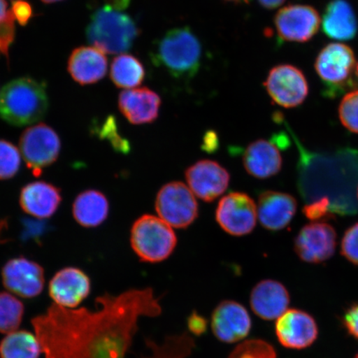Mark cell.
Masks as SVG:
<instances>
[{
	"instance_id": "1",
	"label": "cell",
	"mask_w": 358,
	"mask_h": 358,
	"mask_svg": "<svg viewBox=\"0 0 358 358\" xmlns=\"http://www.w3.org/2000/svg\"><path fill=\"white\" fill-rule=\"evenodd\" d=\"M96 303L94 311L53 303L32 320L46 358H125L138 320L162 311L151 289L106 293Z\"/></svg>"
},
{
	"instance_id": "16",
	"label": "cell",
	"mask_w": 358,
	"mask_h": 358,
	"mask_svg": "<svg viewBox=\"0 0 358 358\" xmlns=\"http://www.w3.org/2000/svg\"><path fill=\"white\" fill-rule=\"evenodd\" d=\"M213 333L218 340L234 343L248 337L252 329V319L239 303L225 301L219 303L212 315Z\"/></svg>"
},
{
	"instance_id": "40",
	"label": "cell",
	"mask_w": 358,
	"mask_h": 358,
	"mask_svg": "<svg viewBox=\"0 0 358 358\" xmlns=\"http://www.w3.org/2000/svg\"><path fill=\"white\" fill-rule=\"evenodd\" d=\"M8 227V221L6 219H3V220L0 221V241L2 239L3 232L6 231Z\"/></svg>"
},
{
	"instance_id": "44",
	"label": "cell",
	"mask_w": 358,
	"mask_h": 358,
	"mask_svg": "<svg viewBox=\"0 0 358 358\" xmlns=\"http://www.w3.org/2000/svg\"><path fill=\"white\" fill-rule=\"evenodd\" d=\"M355 358H358V353H357V356H356V357H355Z\"/></svg>"
},
{
	"instance_id": "42",
	"label": "cell",
	"mask_w": 358,
	"mask_h": 358,
	"mask_svg": "<svg viewBox=\"0 0 358 358\" xmlns=\"http://www.w3.org/2000/svg\"><path fill=\"white\" fill-rule=\"evenodd\" d=\"M45 3H53L57 2L64 1V0H41Z\"/></svg>"
},
{
	"instance_id": "30",
	"label": "cell",
	"mask_w": 358,
	"mask_h": 358,
	"mask_svg": "<svg viewBox=\"0 0 358 358\" xmlns=\"http://www.w3.org/2000/svg\"><path fill=\"white\" fill-rule=\"evenodd\" d=\"M339 118L348 131L358 134V90L344 96L339 106Z\"/></svg>"
},
{
	"instance_id": "26",
	"label": "cell",
	"mask_w": 358,
	"mask_h": 358,
	"mask_svg": "<svg viewBox=\"0 0 358 358\" xmlns=\"http://www.w3.org/2000/svg\"><path fill=\"white\" fill-rule=\"evenodd\" d=\"M144 64L138 57L122 53L114 58L110 66V79L116 87L125 90L136 88L145 78Z\"/></svg>"
},
{
	"instance_id": "34",
	"label": "cell",
	"mask_w": 358,
	"mask_h": 358,
	"mask_svg": "<svg viewBox=\"0 0 358 358\" xmlns=\"http://www.w3.org/2000/svg\"><path fill=\"white\" fill-rule=\"evenodd\" d=\"M10 11L15 20L22 27L28 24L34 15L32 6L27 0H13Z\"/></svg>"
},
{
	"instance_id": "32",
	"label": "cell",
	"mask_w": 358,
	"mask_h": 358,
	"mask_svg": "<svg viewBox=\"0 0 358 358\" xmlns=\"http://www.w3.org/2000/svg\"><path fill=\"white\" fill-rule=\"evenodd\" d=\"M15 19L10 10L2 21H0V55L10 62V48L16 38Z\"/></svg>"
},
{
	"instance_id": "36",
	"label": "cell",
	"mask_w": 358,
	"mask_h": 358,
	"mask_svg": "<svg viewBox=\"0 0 358 358\" xmlns=\"http://www.w3.org/2000/svg\"><path fill=\"white\" fill-rule=\"evenodd\" d=\"M343 324L348 333L358 340V303L352 304L344 313Z\"/></svg>"
},
{
	"instance_id": "28",
	"label": "cell",
	"mask_w": 358,
	"mask_h": 358,
	"mask_svg": "<svg viewBox=\"0 0 358 358\" xmlns=\"http://www.w3.org/2000/svg\"><path fill=\"white\" fill-rule=\"evenodd\" d=\"M24 304L13 295L0 293V333L11 334L20 328L24 316Z\"/></svg>"
},
{
	"instance_id": "39",
	"label": "cell",
	"mask_w": 358,
	"mask_h": 358,
	"mask_svg": "<svg viewBox=\"0 0 358 358\" xmlns=\"http://www.w3.org/2000/svg\"><path fill=\"white\" fill-rule=\"evenodd\" d=\"M8 12V3L6 0H0V21L6 17Z\"/></svg>"
},
{
	"instance_id": "20",
	"label": "cell",
	"mask_w": 358,
	"mask_h": 358,
	"mask_svg": "<svg viewBox=\"0 0 358 358\" xmlns=\"http://www.w3.org/2000/svg\"><path fill=\"white\" fill-rule=\"evenodd\" d=\"M297 201L285 192L265 191L259 196L257 213L266 229L278 231L289 225L296 213Z\"/></svg>"
},
{
	"instance_id": "10",
	"label": "cell",
	"mask_w": 358,
	"mask_h": 358,
	"mask_svg": "<svg viewBox=\"0 0 358 358\" xmlns=\"http://www.w3.org/2000/svg\"><path fill=\"white\" fill-rule=\"evenodd\" d=\"M216 219L227 234L236 236L248 235L257 225V205L248 194L231 192L219 201Z\"/></svg>"
},
{
	"instance_id": "13",
	"label": "cell",
	"mask_w": 358,
	"mask_h": 358,
	"mask_svg": "<svg viewBox=\"0 0 358 358\" xmlns=\"http://www.w3.org/2000/svg\"><path fill=\"white\" fill-rule=\"evenodd\" d=\"M2 279L4 287L22 298L37 297L44 287L43 267L24 257L10 259L3 267Z\"/></svg>"
},
{
	"instance_id": "37",
	"label": "cell",
	"mask_w": 358,
	"mask_h": 358,
	"mask_svg": "<svg viewBox=\"0 0 358 358\" xmlns=\"http://www.w3.org/2000/svg\"><path fill=\"white\" fill-rule=\"evenodd\" d=\"M106 6L115 11L127 10L131 0H104Z\"/></svg>"
},
{
	"instance_id": "38",
	"label": "cell",
	"mask_w": 358,
	"mask_h": 358,
	"mask_svg": "<svg viewBox=\"0 0 358 358\" xmlns=\"http://www.w3.org/2000/svg\"><path fill=\"white\" fill-rule=\"evenodd\" d=\"M257 1L262 8L272 10L283 6L286 0H257Z\"/></svg>"
},
{
	"instance_id": "31",
	"label": "cell",
	"mask_w": 358,
	"mask_h": 358,
	"mask_svg": "<svg viewBox=\"0 0 358 358\" xmlns=\"http://www.w3.org/2000/svg\"><path fill=\"white\" fill-rule=\"evenodd\" d=\"M229 358H276L274 348L261 340H250L237 347Z\"/></svg>"
},
{
	"instance_id": "24",
	"label": "cell",
	"mask_w": 358,
	"mask_h": 358,
	"mask_svg": "<svg viewBox=\"0 0 358 358\" xmlns=\"http://www.w3.org/2000/svg\"><path fill=\"white\" fill-rule=\"evenodd\" d=\"M322 25L328 37L340 41L355 38L357 33L355 13L345 0H334L328 4Z\"/></svg>"
},
{
	"instance_id": "43",
	"label": "cell",
	"mask_w": 358,
	"mask_h": 358,
	"mask_svg": "<svg viewBox=\"0 0 358 358\" xmlns=\"http://www.w3.org/2000/svg\"><path fill=\"white\" fill-rule=\"evenodd\" d=\"M357 77H358V64L357 66Z\"/></svg>"
},
{
	"instance_id": "5",
	"label": "cell",
	"mask_w": 358,
	"mask_h": 358,
	"mask_svg": "<svg viewBox=\"0 0 358 358\" xmlns=\"http://www.w3.org/2000/svg\"><path fill=\"white\" fill-rule=\"evenodd\" d=\"M177 236L163 219L144 215L131 228V243L141 261L158 263L168 259L177 245Z\"/></svg>"
},
{
	"instance_id": "21",
	"label": "cell",
	"mask_w": 358,
	"mask_h": 358,
	"mask_svg": "<svg viewBox=\"0 0 358 358\" xmlns=\"http://www.w3.org/2000/svg\"><path fill=\"white\" fill-rule=\"evenodd\" d=\"M71 77L82 86L100 82L108 71L105 53L95 47L82 46L71 52L67 61Z\"/></svg>"
},
{
	"instance_id": "41",
	"label": "cell",
	"mask_w": 358,
	"mask_h": 358,
	"mask_svg": "<svg viewBox=\"0 0 358 358\" xmlns=\"http://www.w3.org/2000/svg\"><path fill=\"white\" fill-rule=\"evenodd\" d=\"M224 1H226L227 3L240 4V3H248L249 2V0H224Z\"/></svg>"
},
{
	"instance_id": "45",
	"label": "cell",
	"mask_w": 358,
	"mask_h": 358,
	"mask_svg": "<svg viewBox=\"0 0 358 358\" xmlns=\"http://www.w3.org/2000/svg\"><path fill=\"white\" fill-rule=\"evenodd\" d=\"M357 199H358V189H357Z\"/></svg>"
},
{
	"instance_id": "35",
	"label": "cell",
	"mask_w": 358,
	"mask_h": 358,
	"mask_svg": "<svg viewBox=\"0 0 358 358\" xmlns=\"http://www.w3.org/2000/svg\"><path fill=\"white\" fill-rule=\"evenodd\" d=\"M331 209V203L329 198L324 196L316 199L303 208V213L308 218L317 220L325 216Z\"/></svg>"
},
{
	"instance_id": "18",
	"label": "cell",
	"mask_w": 358,
	"mask_h": 358,
	"mask_svg": "<svg viewBox=\"0 0 358 358\" xmlns=\"http://www.w3.org/2000/svg\"><path fill=\"white\" fill-rule=\"evenodd\" d=\"M160 96L148 87L124 90L120 94V112L133 124H145L155 122L161 107Z\"/></svg>"
},
{
	"instance_id": "29",
	"label": "cell",
	"mask_w": 358,
	"mask_h": 358,
	"mask_svg": "<svg viewBox=\"0 0 358 358\" xmlns=\"http://www.w3.org/2000/svg\"><path fill=\"white\" fill-rule=\"evenodd\" d=\"M21 155L12 143L0 140V180H8L20 171Z\"/></svg>"
},
{
	"instance_id": "27",
	"label": "cell",
	"mask_w": 358,
	"mask_h": 358,
	"mask_svg": "<svg viewBox=\"0 0 358 358\" xmlns=\"http://www.w3.org/2000/svg\"><path fill=\"white\" fill-rule=\"evenodd\" d=\"M42 352L37 336L28 331L8 334L0 343L1 358H39Z\"/></svg>"
},
{
	"instance_id": "8",
	"label": "cell",
	"mask_w": 358,
	"mask_h": 358,
	"mask_svg": "<svg viewBox=\"0 0 358 358\" xmlns=\"http://www.w3.org/2000/svg\"><path fill=\"white\" fill-rule=\"evenodd\" d=\"M155 208L161 219L180 229L189 227L199 216V205L194 195L181 182H169L159 190Z\"/></svg>"
},
{
	"instance_id": "22",
	"label": "cell",
	"mask_w": 358,
	"mask_h": 358,
	"mask_svg": "<svg viewBox=\"0 0 358 358\" xmlns=\"http://www.w3.org/2000/svg\"><path fill=\"white\" fill-rule=\"evenodd\" d=\"M279 142L257 140L246 148L243 155L244 167L250 176L266 179L279 173L283 159L279 149Z\"/></svg>"
},
{
	"instance_id": "7",
	"label": "cell",
	"mask_w": 358,
	"mask_h": 358,
	"mask_svg": "<svg viewBox=\"0 0 358 358\" xmlns=\"http://www.w3.org/2000/svg\"><path fill=\"white\" fill-rule=\"evenodd\" d=\"M27 166L36 177L56 162L60 155L61 141L57 132L45 124L31 127L22 134L20 141Z\"/></svg>"
},
{
	"instance_id": "9",
	"label": "cell",
	"mask_w": 358,
	"mask_h": 358,
	"mask_svg": "<svg viewBox=\"0 0 358 358\" xmlns=\"http://www.w3.org/2000/svg\"><path fill=\"white\" fill-rule=\"evenodd\" d=\"M264 86L271 100L285 108L301 106L308 94V85L303 73L296 66L289 64L273 67Z\"/></svg>"
},
{
	"instance_id": "14",
	"label": "cell",
	"mask_w": 358,
	"mask_h": 358,
	"mask_svg": "<svg viewBox=\"0 0 358 358\" xmlns=\"http://www.w3.org/2000/svg\"><path fill=\"white\" fill-rule=\"evenodd\" d=\"M275 334L282 346L301 350L316 341L319 329L310 313L293 308L276 320Z\"/></svg>"
},
{
	"instance_id": "4",
	"label": "cell",
	"mask_w": 358,
	"mask_h": 358,
	"mask_svg": "<svg viewBox=\"0 0 358 358\" xmlns=\"http://www.w3.org/2000/svg\"><path fill=\"white\" fill-rule=\"evenodd\" d=\"M140 34L131 17L106 6L94 12L86 31L88 42L106 55L129 51Z\"/></svg>"
},
{
	"instance_id": "2",
	"label": "cell",
	"mask_w": 358,
	"mask_h": 358,
	"mask_svg": "<svg viewBox=\"0 0 358 358\" xmlns=\"http://www.w3.org/2000/svg\"><path fill=\"white\" fill-rule=\"evenodd\" d=\"M152 62L172 78L187 80L199 71L203 47L189 27L172 29L156 42Z\"/></svg>"
},
{
	"instance_id": "17",
	"label": "cell",
	"mask_w": 358,
	"mask_h": 358,
	"mask_svg": "<svg viewBox=\"0 0 358 358\" xmlns=\"http://www.w3.org/2000/svg\"><path fill=\"white\" fill-rule=\"evenodd\" d=\"M91 290L89 277L80 268L67 267L58 271L49 284V294L57 306L77 308Z\"/></svg>"
},
{
	"instance_id": "19",
	"label": "cell",
	"mask_w": 358,
	"mask_h": 358,
	"mask_svg": "<svg viewBox=\"0 0 358 358\" xmlns=\"http://www.w3.org/2000/svg\"><path fill=\"white\" fill-rule=\"evenodd\" d=\"M290 299L287 289L280 282L264 280L255 286L250 303L255 315L264 320H275L288 310Z\"/></svg>"
},
{
	"instance_id": "3",
	"label": "cell",
	"mask_w": 358,
	"mask_h": 358,
	"mask_svg": "<svg viewBox=\"0 0 358 358\" xmlns=\"http://www.w3.org/2000/svg\"><path fill=\"white\" fill-rule=\"evenodd\" d=\"M48 107L46 86L32 78L12 80L0 92V117L13 127L38 123Z\"/></svg>"
},
{
	"instance_id": "6",
	"label": "cell",
	"mask_w": 358,
	"mask_h": 358,
	"mask_svg": "<svg viewBox=\"0 0 358 358\" xmlns=\"http://www.w3.org/2000/svg\"><path fill=\"white\" fill-rule=\"evenodd\" d=\"M317 75L330 96L345 92L353 83L357 71L355 53L343 43H330L320 52L315 62Z\"/></svg>"
},
{
	"instance_id": "11",
	"label": "cell",
	"mask_w": 358,
	"mask_h": 358,
	"mask_svg": "<svg viewBox=\"0 0 358 358\" xmlns=\"http://www.w3.org/2000/svg\"><path fill=\"white\" fill-rule=\"evenodd\" d=\"M319 13L311 6L291 4L276 13L274 24L281 39L306 43L315 36L320 26Z\"/></svg>"
},
{
	"instance_id": "12",
	"label": "cell",
	"mask_w": 358,
	"mask_h": 358,
	"mask_svg": "<svg viewBox=\"0 0 358 358\" xmlns=\"http://www.w3.org/2000/svg\"><path fill=\"white\" fill-rule=\"evenodd\" d=\"M337 245L334 228L325 222L304 226L294 240V250L303 262L319 264L334 256Z\"/></svg>"
},
{
	"instance_id": "23",
	"label": "cell",
	"mask_w": 358,
	"mask_h": 358,
	"mask_svg": "<svg viewBox=\"0 0 358 358\" xmlns=\"http://www.w3.org/2000/svg\"><path fill=\"white\" fill-rule=\"evenodd\" d=\"M61 201L60 189L43 181L31 182L22 187L20 198L21 208L26 213L43 219L51 217Z\"/></svg>"
},
{
	"instance_id": "33",
	"label": "cell",
	"mask_w": 358,
	"mask_h": 358,
	"mask_svg": "<svg viewBox=\"0 0 358 358\" xmlns=\"http://www.w3.org/2000/svg\"><path fill=\"white\" fill-rule=\"evenodd\" d=\"M341 253L348 261L358 266V222L349 228L344 234Z\"/></svg>"
},
{
	"instance_id": "25",
	"label": "cell",
	"mask_w": 358,
	"mask_h": 358,
	"mask_svg": "<svg viewBox=\"0 0 358 358\" xmlns=\"http://www.w3.org/2000/svg\"><path fill=\"white\" fill-rule=\"evenodd\" d=\"M109 206L108 200L102 192L96 190L85 191L74 201L73 217L80 226L96 227L108 217Z\"/></svg>"
},
{
	"instance_id": "15",
	"label": "cell",
	"mask_w": 358,
	"mask_h": 358,
	"mask_svg": "<svg viewBox=\"0 0 358 358\" xmlns=\"http://www.w3.org/2000/svg\"><path fill=\"white\" fill-rule=\"evenodd\" d=\"M189 189L204 201H213L227 189L230 174L225 168L212 160H201L186 170Z\"/></svg>"
}]
</instances>
